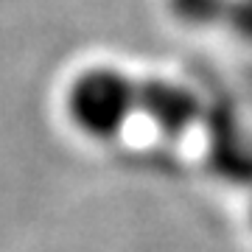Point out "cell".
Here are the masks:
<instances>
[{
	"instance_id": "6da1fadb",
	"label": "cell",
	"mask_w": 252,
	"mask_h": 252,
	"mask_svg": "<svg viewBox=\"0 0 252 252\" xmlns=\"http://www.w3.org/2000/svg\"><path fill=\"white\" fill-rule=\"evenodd\" d=\"M137 112V79L115 67H90L67 90V115L87 137L109 140L121 135Z\"/></svg>"
},
{
	"instance_id": "7a4b0ae2",
	"label": "cell",
	"mask_w": 252,
	"mask_h": 252,
	"mask_svg": "<svg viewBox=\"0 0 252 252\" xmlns=\"http://www.w3.org/2000/svg\"><path fill=\"white\" fill-rule=\"evenodd\" d=\"M137 112L146 115L162 135H182L199 121L202 104L188 87L165 79L137 81Z\"/></svg>"
},
{
	"instance_id": "3957f363",
	"label": "cell",
	"mask_w": 252,
	"mask_h": 252,
	"mask_svg": "<svg viewBox=\"0 0 252 252\" xmlns=\"http://www.w3.org/2000/svg\"><path fill=\"white\" fill-rule=\"evenodd\" d=\"M168 9L185 26L210 28L219 23H227L230 0H168Z\"/></svg>"
},
{
	"instance_id": "277c9868",
	"label": "cell",
	"mask_w": 252,
	"mask_h": 252,
	"mask_svg": "<svg viewBox=\"0 0 252 252\" xmlns=\"http://www.w3.org/2000/svg\"><path fill=\"white\" fill-rule=\"evenodd\" d=\"M227 26L238 31L244 39H252V0H230Z\"/></svg>"
}]
</instances>
